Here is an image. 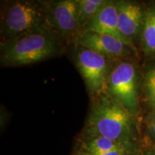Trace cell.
<instances>
[{"label":"cell","instance_id":"1","mask_svg":"<svg viewBox=\"0 0 155 155\" xmlns=\"http://www.w3.org/2000/svg\"><path fill=\"white\" fill-rule=\"evenodd\" d=\"M134 116L107 94L96 97L82 134L120 142H134Z\"/></svg>","mask_w":155,"mask_h":155},{"label":"cell","instance_id":"10","mask_svg":"<svg viewBox=\"0 0 155 155\" xmlns=\"http://www.w3.org/2000/svg\"><path fill=\"white\" fill-rule=\"evenodd\" d=\"M134 142H120L98 136L81 133L76 141L72 155H101Z\"/></svg>","mask_w":155,"mask_h":155},{"label":"cell","instance_id":"8","mask_svg":"<svg viewBox=\"0 0 155 155\" xmlns=\"http://www.w3.org/2000/svg\"><path fill=\"white\" fill-rule=\"evenodd\" d=\"M77 42L82 48L91 50L109 59L124 58L129 50H131L114 37L93 32H81Z\"/></svg>","mask_w":155,"mask_h":155},{"label":"cell","instance_id":"17","mask_svg":"<svg viewBox=\"0 0 155 155\" xmlns=\"http://www.w3.org/2000/svg\"><path fill=\"white\" fill-rule=\"evenodd\" d=\"M154 108H155V107H154Z\"/></svg>","mask_w":155,"mask_h":155},{"label":"cell","instance_id":"16","mask_svg":"<svg viewBox=\"0 0 155 155\" xmlns=\"http://www.w3.org/2000/svg\"><path fill=\"white\" fill-rule=\"evenodd\" d=\"M139 153H140V151H139V150H137L135 152H134L131 155H139Z\"/></svg>","mask_w":155,"mask_h":155},{"label":"cell","instance_id":"2","mask_svg":"<svg viewBox=\"0 0 155 155\" xmlns=\"http://www.w3.org/2000/svg\"><path fill=\"white\" fill-rule=\"evenodd\" d=\"M61 38L52 28L36 31L1 42V63L22 66L39 63L61 53Z\"/></svg>","mask_w":155,"mask_h":155},{"label":"cell","instance_id":"4","mask_svg":"<svg viewBox=\"0 0 155 155\" xmlns=\"http://www.w3.org/2000/svg\"><path fill=\"white\" fill-rule=\"evenodd\" d=\"M106 94L135 116L139 111L137 73L129 62L119 63L108 75Z\"/></svg>","mask_w":155,"mask_h":155},{"label":"cell","instance_id":"3","mask_svg":"<svg viewBox=\"0 0 155 155\" xmlns=\"http://www.w3.org/2000/svg\"><path fill=\"white\" fill-rule=\"evenodd\" d=\"M48 28V2H12L2 15V42Z\"/></svg>","mask_w":155,"mask_h":155},{"label":"cell","instance_id":"6","mask_svg":"<svg viewBox=\"0 0 155 155\" xmlns=\"http://www.w3.org/2000/svg\"><path fill=\"white\" fill-rule=\"evenodd\" d=\"M48 23L60 38L77 40L81 28L78 20L76 0L48 2Z\"/></svg>","mask_w":155,"mask_h":155},{"label":"cell","instance_id":"15","mask_svg":"<svg viewBox=\"0 0 155 155\" xmlns=\"http://www.w3.org/2000/svg\"><path fill=\"white\" fill-rule=\"evenodd\" d=\"M139 155H155V148L149 149L143 152H140Z\"/></svg>","mask_w":155,"mask_h":155},{"label":"cell","instance_id":"5","mask_svg":"<svg viewBox=\"0 0 155 155\" xmlns=\"http://www.w3.org/2000/svg\"><path fill=\"white\" fill-rule=\"evenodd\" d=\"M109 58L82 48L75 55V62L88 91L98 97L106 94L108 75L110 74Z\"/></svg>","mask_w":155,"mask_h":155},{"label":"cell","instance_id":"13","mask_svg":"<svg viewBox=\"0 0 155 155\" xmlns=\"http://www.w3.org/2000/svg\"><path fill=\"white\" fill-rule=\"evenodd\" d=\"M145 86L149 99L155 107V68L147 72L145 78Z\"/></svg>","mask_w":155,"mask_h":155},{"label":"cell","instance_id":"11","mask_svg":"<svg viewBox=\"0 0 155 155\" xmlns=\"http://www.w3.org/2000/svg\"><path fill=\"white\" fill-rule=\"evenodd\" d=\"M141 42L146 55L155 54V7H150L145 12Z\"/></svg>","mask_w":155,"mask_h":155},{"label":"cell","instance_id":"12","mask_svg":"<svg viewBox=\"0 0 155 155\" xmlns=\"http://www.w3.org/2000/svg\"><path fill=\"white\" fill-rule=\"evenodd\" d=\"M78 5V20L81 28H83L91 21L106 0H76Z\"/></svg>","mask_w":155,"mask_h":155},{"label":"cell","instance_id":"7","mask_svg":"<svg viewBox=\"0 0 155 155\" xmlns=\"http://www.w3.org/2000/svg\"><path fill=\"white\" fill-rule=\"evenodd\" d=\"M82 32H93L114 37L124 43L132 51L136 52L134 42L125 38L120 32L115 1L106 0V3L91 21L83 28Z\"/></svg>","mask_w":155,"mask_h":155},{"label":"cell","instance_id":"14","mask_svg":"<svg viewBox=\"0 0 155 155\" xmlns=\"http://www.w3.org/2000/svg\"><path fill=\"white\" fill-rule=\"evenodd\" d=\"M147 129L151 137L155 140V108L152 113L149 116L147 121Z\"/></svg>","mask_w":155,"mask_h":155},{"label":"cell","instance_id":"9","mask_svg":"<svg viewBox=\"0 0 155 155\" xmlns=\"http://www.w3.org/2000/svg\"><path fill=\"white\" fill-rule=\"evenodd\" d=\"M118 22L121 34L132 42L141 32L144 25L145 12L140 5L129 1H116Z\"/></svg>","mask_w":155,"mask_h":155}]
</instances>
